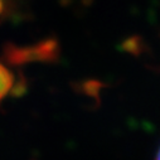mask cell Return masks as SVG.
I'll list each match as a JSON object with an SVG mask.
<instances>
[{"label": "cell", "mask_w": 160, "mask_h": 160, "mask_svg": "<svg viewBox=\"0 0 160 160\" xmlns=\"http://www.w3.org/2000/svg\"><path fill=\"white\" fill-rule=\"evenodd\" d=\"M61 57V46L57 39L48 38L33 46L19 47L7 43L3 48V58L7 63L19 67L28 63H53Z\"/></svg>", "instance_id": "1"}, {"label": "cell", "mask_w": 160, "mask_h": 160, "mask_svg": "<svg viewBox=\"0 0 160 160\" xmlns=\"http://www.w3.org/2000/svg\"><path fill=\"white\" fill-rule=\"evenodd\" d=\"M14 85V74L0 62V102L12 91Z\"/></svg>", "instance_id": "2"}, {"label": "cell", "mask_w": 160, "mask_h": 160, "mask_svg": "<svg viewBox=\"0 0 160 160\" xmlns=\"http://www.w3.org/2000/svg\"><path fill=\"white\" fill-rule=\"evenodd\" d=\"M122 49L125 52H129L131 54H140L144 49V42L140 37H131V38H128L124 41L122 43Z\"/></svg>", "instance_id": "3"}, {"label": "cell", "mask_w": 160, "mask_h": 160, "mask_svg": "<svg viewBox=\"0 0 160 160\" xmlns=\"http://www.w3.org/2000/svg\"><path fill=\"white\" fill-rule=\"evenodd\" d=\"M25 91H27V79L23 77L22 73H19V78L14 79V85H13V88L10 92L13 96L20 97L25 93Z\"/></svg>", "instance_id": "4"}, {"label": "cell", "mask_w": 160, "mask_h": 160, "mask_svg": "<svg viewBox=\"0 0 160 160\" xmlns=\"http://www.w3.org/2000/svg\"><path fill=\"white\" fill-rule=\"evenodd\" d=\"M5 10V4H4V0H0V15H3Z\"/></svg>", "instance_id": "5"}, {"label": "cell", "mask_w": 160, "mask_h": 160, "mask_svg": "<svg viewBox=\"0 0 160 160\" xmlns=\"http://www.w3.org/2000/svg\"><path fill=\"white\" fill-rule=\"evenodd\" d=\"M155 160H160V149H159V151H158V154H156V158H155Z\"/></svg>", "instance_id": "6"}]
</instances>
